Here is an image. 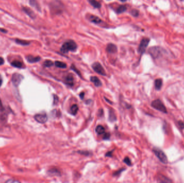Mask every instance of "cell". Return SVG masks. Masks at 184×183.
I'll use <instances>...</instances> for the list:
<instances>
[{"instance_id": "cell-15", "label": "cell", "mask_w": 184, "mask_h": 183, "mask_svg": "<svg viewBox=\"0 0 184 183\" xmlns=\"http://www.w3.org/2000/svg\"><path fill=\"white\" fill-rule=\"evenodd\" d=\"M90 81L91 82H93L95 86H96V87H101L102 85V83L100 81V80L99 79V78L96 77V76H92L90 77Z\"/></svg>"}, {"instance_id": "cell-2", "label": "cell", "mask_w": 184, "mask_h": 183, "mask_svg": "<svg viewBox=\"0 0 184 183\" xmlns=\"http://www.w3.org/2000/svg\"><path fill=\"white\" fill-rule=\"evenodd\" d=\"M78 46L73 40H68L65 42L62 45L60 51L64 54L68 53V52H75L77 49Z\"/></svg>"}, {"instance_id": "cell-26", "label": "cell", "mask_w": 184, "mask_h": 183, "mask_svg": "<svg viewBox=\"0 0 184 183\" xmlns=\"http://www.w3.org/2000/svg\"><path fill=\"white\" fill-rule=\"evenodd\" d=\"M16 42L17 43V44H19L21 45H23V46H26V45H28L30 44V42L28 41H26V40H21V39H16L15 40Z\"/></svg>"}, {"instance_id": "cell-9", "label": "cell", "mask_w": 184, "mask_h": 183, "mask_svg": "<svg viewBox=\"0 0 184 183\" xmlns=\"http://www.w3.org/2000/svg\"><path fill=\"white\" fill-rule=\"evenodd\" d=\"M35 119L39 123H44L47 121V117L46 114H37L35 116Z\"/></svg>"}, {"instance_id": "cell-10", "label": "cell", "mask_w": 184, "mask_h": 183, "mask_svg": "<svg viewBox=\"0 0 184 183\" xmlns=\"http://www.w3.org/2000/svg\"><path fill=\"white\" fill-rule=\"evenodd\" d=\"M88 19L89 21H90L91 23H93L95 24H100L103 23V21L101 19H100L99 17L93 15H88Z\"/></svg>"}, {"instance_id": "cell-8", "label": "cell", "mask_w": 184, "mask_h": 183, "mask_svg": "<svg viewBox=\"0 0 184 183\" xmlns=\"http://www.w3.org/2000/svg\"><path fill=\"white\" fill-rule=\"evenodd\" d=\"M23 78L24 77L22 75L18 73L14 74L12 76V82L14 85H15L16 87H18Z\"/></svg>"}, {"instance_id": "cell-38", "label": "cell", "mask_w": 184, "mask_h": 183, "mask_svg": "<svg viewBox=\"0 0 184 183\" xmlns=\"http://www.w3.org/2000/svg\"><path fill=\"white\" fill-rule=\"evenodd\" d=\"M84 95H85V93H81L80 94V97L81 99H83L84 97Z\"/></svg>"}, {"instance_id": "cell-20", "label": "cell", "mask_w": 184, "mask_h": 183, "mask_svg": "<svg viewBox=\"0 0 184 183\" xmlns=\"http://www.w3.org/2000/svg\"><path fill=\"white\" fill-rule=\"evenodd\" d=\"M127 7L126 6V5H121L117 8V9L116 10V12L118 14H120L124 12H125L127 10Z\"/></svg>"}, {"instance_id": "cell-34", "label": "cell", "mask_w": 184, "mask_h": 183, "mask_svg": "<svg viewBox=\"0 0 184 183\" xmlns=\"http://www.w3.org/2000/svg\"><path fill=\"white\" fill-rule=\"evenodd\" d=\"M123 170H124V169H121V170H120L118 171L115 172V173L113 174V175H114V176H117V175H118L119 174H120L121 173V172H122V171H123Z\"/></svg>"}, {"instance_id": "cell-3", "label": "cell", "mask_w": 184, "mask_h": 183, "mask_svg": "<svg viewBox=\"0 0 184 183\" xmlns=\"http://www.w3.org/2000/svg\"><path fill=\"white\" fill-rule=\"evenodd\" d=\"M148 52L153 59H157L166 53L167 52L163 47L159 46H153L149 48L148 50Z\"/></svg>"}, {"instance_id": "cell-30", "label": "cell", "mask_w": 184, "mask_h": 183, "mask_svg": "<svg viewBox=\"0 0 184 183\" xmlns=\"http://www.w3.org/2000/svg\"><path fill=\"white\" fill-rule=\"evenodd\" d=\"M58 102H59L58 97L56 95H53V104L57 105V104H58Z\"/></svg>"}, {"instance_id": "cell-36", "label": "cell", "mask_w": 184, "mask_h": 183, "mask_svg": "<svg viewBox=\"0 0 184 183\" xmlns=\"http://www.w3.org/2000/svg\"><path fill=\"white\" fill-rule=\"evenodd\" d=\"M6 182H19V181H18L17 180H13L12 179H10V180H7Z\"/></svg>"}, {"instance_id": "cell-11", "label": "cell", "mask_w": 184, "mask_h": 183, "mask_svg": "<svg viewBox=\"0 0 184 183\" xmlns=\"http://www.w3.org/2000/svg\"><path fill=\"white\" fill-rule=\"evenodd\" d=\"M106 51L109 54H114L117 52V47L115 44L110 43L107 45Z\"/></svg>"}, {"instance_id": "cell-4", "label": "cell", "mask_w": 184, "mask_h": 183, "mask_svg": "<svg viewBox=\"0 0 184 183\" xmlns=\"http://www.w3.org/2000/svg\"><path fill=\"white\" fill-rule=\"evenodd\" d=\"M151 106L155 109L157 110L160 112H162L165 113H167V111L164 104L163 103L160 99H156L152 101L151 103Z\"/></svg>"}, {"instance_id": "cell-32", "label": "cell", "mask_w": 184, "mask_h": 183, "mask_svg": "<svg viewBox=\"0 0 184 183\" xmlns=\"http://www.w3.org/2000/svg\"><path fill=\"white\" fill-rule=\"evenodd\" d=\"M178 125H179L180 128L181 129H183L184 128V123L182 121H178Z\"/></svg>"}, {"instance_id": "cell-27", "label": "cell", "mask_w": 184, "mask_h": 183, "mask_svg": "<svg viewBox=\"0 0 184 183\" xmlns=\"http://www.w3.org/2000/svg\"><path fill=\"white\" fill-rule=\"evenodd\" d=\"M53 62L51 61V60H45L44 62V66L46 67H52V66H53Z\"/></svg>"}, {"instance_id": "cell-37", "label": "cell", "mask_w": 184, "mask_h": 183, "mask_svg": "<svg viewBox=\"0 0 184 183\" xmlns=\"http://www.w3.org/2000/svg\"><path fill=\"white\" fill-rule=\"evenodd\" d=\"M112 152H113V151L110 152H108V153L106 154V156H110V157H111V156H112V155H111Z\"/></svg>"}, {"instance_id": "cell-41", "label": "cell", "mask_w": 184, "mask_h": 183, "mask_svg": "<svg viewBox=\"0 0 184 183\" xmlns=\"http://www.w3.org/2000/svg\"><path fill=\"white\" fill-rule=\"evenodd\" d=\"M119 1H121V2H126V1H127V0H119Z\"/></svg>"}, {"instance_id": "cell-17", "label": "cell", "mask_w": 184, "mask_h": 183, "mask_svg": "<svg viewBox=\"0 0 184 183\" xmlns=\"http://www.w3.org/2000/svg\"><path fill=\"white\" fill-rule=\"evenodd\" d=\"M88 2L91 6H93L95 8L100 9L101 7V3L96 0H88Z\"/></svg>"}, {"instance_id": "cell-31", "label": "cell", "mask_w": 184, "mask_h": 183, "mask_svg": "<svg viewBox=\"0 0 184 183\" xmlns=\"http://www.w3.org/2000/svg\"><path fill=\"white\" fill-rule=\"evenodd\" d=\"M71 68L73 70V71H74L75 73H76L78 75H79V76H81V74H80V71H78V70L77 69V68L76 67H75L74 65H73V64H72V65L71 66Z\"/></svg>"}, {"instance_id": "cell-39", "label": "cell", "mask_w": 184, "mask_h": 183, "mask_svg": "<svg viewBox=\"0 0 184 183\" xmlns=\"http://www.w3.org/2000/svg\"><path fill=\"white\" fill-rule=\"evenodd\" d=\"M0 32H2L3 33H7V31L6 30H5L4 29H1L0 28Z\"/></svg>"}, {"instance_id": "cell-28", "label": "cell", "mask_w": 184, "mask_h": 183, "mask_svg": "<svg viewBox=\"0 0 184 183\" xmlns=\"http://www.w3.org/2000/svg\"><path fill=\"white\" fill-rule=\"evenodd\" d=\"M131 14L134 17H137L139 16V11L137 9H132L131 12Z\"/></svg>"}, {"instance_id": "cell-18", "label": "cell", "mask_w": 184, "mask_h": 183, "mask_svg": "<svg viewBox=\"0 0 184 183\" xmlns=\"http://www.w3.org/2000/svg\"><path fill=\"white\" fill-rule=\"evenodd\" d=\"M29 3L31 5L32 7H34L35 9H36L38 11L40 12V7L39 3H38L37 0H30Z\"/></svg>"}, {"instance_id": "cell-25", "label": "cell", "mask_w": 184, "mask_h": 183, "mask_svg": "<svg viewBox=\"0 0 184 183\" xmlns=\"http://www.w3.org/2000/svg\"><path fill=\"white\" fill-rule=\"evenodd\" d=\"M12 65L15 67L21 68L23 66V63L18 60H14L12 62Z\"/></svg>"}, {"instance_id": "cell-33", "label": "cell", "mask_w": 184, "mask_h": 183, "mask_svg": "<svg viewBox=\"0 0 184 183\" xmlns=\"http://www.w3.org/2000/svg\"><path fill=\"white\" fill-rule=\"evenodd\" d=\"M110 135L109 133H106L104 136V140H108L110 138Z\"/></svg>"}, {"instance_id": "cell-24", "label": "cell", "mask_w": 184, "mask_h": 183, "mask_svg": "<svg viewBox=\"0 0 184 183\" xmlns=\"http://www.w3.org/2000/svg\"><path fill=\"white\" fill-rule=\"evenodd\" d=\"M95 131L98 134H102L105 133V130L102 125H98L96 127Z\"/></svg>"}, {"instance_id": "cell-12", "label": "cell", "mask_w": 184, "mask_h": 183, "mask_svg": "<svg viewBox=\"0 0 184 183\" xmlns=\"http://www.w3.org/2000/svg\"><path fill=\"white\" fill-rule=\"evenodd\" d=\"M65 83L67 84L72 86L74 83V77L73 75L71 74H68L67 75L65 78Z\"/></svg>"}, {"instance_id": "cell-23", "label": "cell", "mask_w": 184, "mask_h": 183, "mask_svg": "<svg viewBox=\"0 0 184 183\" xmlns=\"http://www.w3.org/2000/svg\"><path fill=\"white\" fill-rule=\"evenodd\" d=\"M78 110H79V108H78V105L77 104H74L71 106V111H70V112H71V113L72 115H75L77 113Z\"/></svg>"}, {"instance_id": "cell-22", "label": "cell", "mask_w": 184, "mask_h": 183, "mask_svg": "<svg viewBox=\"0 0 184 183\" xmlns=\"http://www.w3.org/2000/svg\"><path fill=\"white\" fill-rule=\"evenodd\" d=\"M55 66L57 67L60 68L64 69V68H66L67 67V64L63 62H61L59 61H55Z\"/></svg>"}, {"instance_id": "cell-29", "label": "cell", "mask_w": 184, "mask_h": 183, "mask_svg": "<svg viewBox=\"0 0 184 183\" xmlns=\"http://www.w3.org/2000/svg\"><path fill=\"white\" fill-rule=\"evenodd\" d=\"M123 162L125 163L126 164H127L129 166H131V161L130 159L128 157H126L124 159Z\"/></svg>"}, {"instance_id": "cell-19", "label": "cell", "mask_w": 184, "mask_h": 183, "mask_svg": "<svg viewBox=\"0 0 184 183\" xmlns=\"http://www.w3.org/2000/svg\"><path fill=\"white\" fill-rule=\"evenodd\" d=\"M109 120L111 122H113V121H115L116 120V117L115 113L113 109H110V110H109Z\"/></svg>"}, {"instance_id": "cell-13", "label": "cell", "mask_w": 184, "mask_h": 183, "mask_svg": "<svg viewBox=\"0 0 184 183\" xmlns=\"http://www.w3.org/2000/svg\"><path fill=\"white\" fill-rule=\"evenodd\" d=\"M23 10L24 12L28 15L30 17H31V18H35L36 17V15L35 14L34 12L32 11L31 9H30L28 7H23Z\"/></svg>"}, {"instance_id": "cell-14", "label": "cell", "mask_w": 184, "mask_h": 183, "mask_svg": "<svg viewBox=\"0 0 184 183\" xmlns=\"http://www.w3.org/2000/svg\"><path fill=\"white\" fill-rule=\"evenodd\" d=\"M26 60L30 63H35L40 61L41 58L39 56H34L32 55H28L26 57Z\"/></svg>"}, {"instance_id": "cell-6", "label": "cell", "mask_w": 184, "mask_h": 183, "mask_svg": "<svg viewBox=\"0 0 184 183\" xmlns=\"http://www.w3.org/2000/svg\"><path fill=\"white\" fill-rule=\"evenodd\" d=\"M150 40L148 38H144L140 42L138 48V52L140 55H142L145 52L147 48L148 47Z\"/></svg>"}, {"instance_id": "cell-5", "label": "cell", "mask_w": 184, "mask_h": 183, "mask_svg": "<svg viewBox=\"0 0 184 183\" xmlns=\"http://www.w3.org/2000/svg\"><path fill=\"white\" fill-rule=\"evenodd\" d=\"M153 152H154L156 156L158 158V159L162 163L164 164L167 163V162H168V159H167L166 155L161 150L158 148H154L153 149Z\"/></svg>"}, {"instance_id": "cell-42", "label": "cell", "mask_w": 184, "mask_h": 183, "mask_svg": "<svg viewBox=\"0 0 184 183\" xmlns=\"http://www.w3.org/2000/svg\"><path fill=\"white\" fill-rule=\"evenodd\" d=\"M180 1H184V0H180Z\"/></svg>"}, {"instance_id": "cell-35", "label": "cell", "mask_w": 184, "mask_h": 183, "mask_svg": "<svg viewBox=\"0 0 184 183\" xmlns=\"http://www.w3.org/2000/svg\"><path fill=\"white\" fill-rule=\"evenodd\" d=\"M4 62V59L2 57H0V66H1V65H2V64H3Z\"/></svg>"}, {"instance_id": "cell-21", "label": "cell", "mask_w": 184, "mask_h": 183, "mask_svg": "<svg viewBox=\"0 0 184 183\" xmlns=\"http://www.w3.org/2000/svg\"><path fill=\"white\" fill-rule=\"evenodd\" d=\"M48 174L51 176H59L60 175V173L58 169H52L48 170Z\"/></svg>"}, {"instance_id": "cell-1", "label": "cell", "mask_w": 184, "mask_h": 183, "mask_svg": "<svg viewBox=\"0 0 184 183\" xmlns=\"http://www.w3.org/2000/svg\"><path fill=\"white\" fill-rule=\"evenodd\" d=\"M50 10L52 14H61L64 10L63 4L59 0H53L50 3Z\"/></svg>"}, {"instance_id": "cell-16", "label": "cell", "mask_w": 184, "mask_h": 183, "mask_svg": "<svg viewBox=\"0 0 184 183\" xmlns=\"http://www.w3.org/2000/svg\"><path fill=\"white\" fill-rule=\"evenodd\" d=\"M162 85H163V80L161 78H157L155 81V87L156 90H159Z\"/></svg>"}, {"instance_id": "cell-7", "label": "cell", "mask_w": 184, "mask_h": 183, "mask_svg": "<svg viewBox=\"0 0 184 183\" xmlns=\"http://www.w3.org/2000/svg\"><path fill=\"white\" fill-rule=\"evenodd\" d=\"M92 68H93L94 71L97 74L103 75V76H106V74L105 69L99 62H94L92 64Z\"/></svg>"}, {"instance_id": "cell-40", "label": "cell", "mask_w": 184, "mask_h": 183, "mask_svg": "<svg viewBox=\"0 0 184 183\" xmlns=\"http://www.w3.org/2000/svg\"><path fill=\"white\" fill-rule=\"evenodd\" d=\"M2 77L1 76V75H0V87L2 85Z\"/></svg>"}]
</instances>
